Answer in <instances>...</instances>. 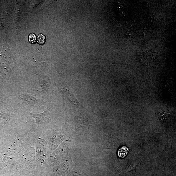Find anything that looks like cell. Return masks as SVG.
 <instances>
[{"instance_id": "7a4b0ae2", "label": "cell", "mask_w": 176, "mask_h": 176, "mask_svg": "<svg viewBox=\"0 0 176 176\" xmlns=\"http://www.w3.org/2000/svg\"><path fill=\"white\" fill-rule=\"evenodd\" d=\"M47 109H46L43 113L38 114H34L32 113H31V114L32 115L34 118L36 120V123H37L38 124H41V122L43 120L45 114L46 112H47Z\"/></svg>"}, {"instance_id": "277c9868", "label": "cell", "mask_w": 176, "mask_h": 176, "mask_svg": "<svg viewBox=\"0 0 176 176\" xmlns=\"http://www.w3.org/2000/svg\"><path fill=\"white\" fill-rule=\"evenodd\" d=\"M45 35L42 34H40L38 36L37 38V42L41 45L43 44L45 42Z\"/></svg>"}, {"instance_id": "5b68a950", "label": "cell", "mask_w": 176, "mask_h": 176, "mask_svg": "<svg viewBox=\"0 0 176 176\" xmlns=\"http://www.w3.org/2000/svg\"><path fill=\"white\" fill-rule=\"evenodd\" d=\"M28 39L29 42L32 43H34L36 42V36L34 34H31L29 35Z\"/></svg>"}, {"instance_id": "8992f818", "label": "cell", "mask_w": 176, "mask_h": 176, "mask_svg": "<svg viewBox=\"0 0 176 176\" xmlns=\"http://www.w3.org/2000/svg\"><path fill=\"white\" fill-rule=\"evenodd\" d=\"M161 114H160V116L158 117V118L160 119V120L162 121L164 120L168 116V115L166 114L165 112H164V113H161Z\"/></svg>"}, {"instance_id": "3957f363", "label": "cell", "mask_w": 176, "mask_h": 176, "mask_svg": "<svg viewBox=\"0 0 176 176\" xmlns=\"http://www.w3.org/2000/svg\"><path fill=\"white\" fill-rule=\"evenodd\" d=\"M129 151V149L127 147L123 146L119 149L117 154L119 158H123L128 154Z\"/></svg>"}, {"instance_id": "6da1fadb", "label": "cell", "mask_w": 176, "mask_h": 176, "mask_svg": "<svg viewBox=\"0 0 176 176\" xmlns=\"http://www.w3.org/2000/svg\"><path fill=\"white\" fill-rule=\"evenodd\" d=\"M62 88V93L63 96L70 104L74 105L79 104V102L74 96L70 87L65 84Z\"/></svg>"}]
</instances>
